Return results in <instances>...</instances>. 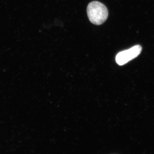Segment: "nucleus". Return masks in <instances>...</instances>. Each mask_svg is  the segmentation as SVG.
Instances as JSON below:
<instances>
[{
  "label": "nucleus",
  "instance_id": "f257e3e1",
  "mask_svg": "<svg viewBox=\"0 0 154 154\" xmlns=\"http://www.w3.org/2000/svg\"><path fill=\"white\" fill-rule=\"evenodd\" d=\"M87 14L91 23L96 25H102L107 20L108 16V11L106 6L96 1L88 5Z\"/></svg>",
  "mask_w": 154,
  "mask_h": 154
},
{
  "label": "nucleus",
  "instance_id": "f03ea898",
  "mask_svg": "<svg viewBox=\"0 0 154 154\" xmlns=\"http://www.w3.org/2000/svg\"><path fill=\"white\" fill-rule=\"evenodd\" d=\"M140 45H135L131 48L119 53L116 57V63L119 65H123L137 57L142 51Z\"/></svg>",
  "mask_w": 154,
  "mask_h": 154
}]
</instances>
